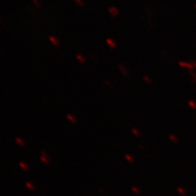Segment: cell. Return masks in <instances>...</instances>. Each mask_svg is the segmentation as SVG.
<instances>
[{
  "label": "cell",
  "instance_id": "3",
  "mask_svg": "<svg viewBox=\"0 0 196 196\" xmlns=\"http://www.w3.org/2000/svg\"><path fill=\"white\" fill-rule=\"evenodd\" d=\"M107 44L109 45L110 48H115V47H116V43H115V41H114L113 39H110V38H108L106 40Z\"/></svg>",
  "mask_w": 196,
  "mask_h": 196
},
{
  "label": "cell",
  "instance_id": "4",
  "mask_svg": "<svg viewBox=\"0 0 196 196\" xmlns=\"http://www.w3.org/2000/svg\"><path fill=\"white\" fill-rule=\"evenodd\" d=\"M49 39H50V41H51L52 43H53L55 46L58 45V40H57L55 37H53V36H50V37H49Z\"/></svg>",
  "mask_w": 196,
  "mask_h": 196
},
{
  "label": "cell",
  "instance_id": "6",
  "mask_svg": "<svg viewBox=\"0 0 196 196\" xmlns=\"http://www.w3.org/2000/svg\"><path fill=\"white\" fill-rule=\"evenodd\" d=\"M75 2H76L79 6H83V4H84L83 1H81V0H75Z\"/></svg>",
  "mask_w": 196,
  "mask_h": 196
},
{
  "label": "cell",
  "instance_id": "5",
  "mask_svg": "<svg viewBox=\"0 0 196 196\" xmlns=\"http://www.w3.org/2000/svg\"><path fill=\"white\" fill-rule=\"evenodd\" d=\"M76 57L78 58V60H79L80 62H82V63H84V62H85V60H84V58L81 56V55H77Z\"/></svg>",
  "mask_w": 196,
  "mask_h": 196
},
{
  "label": "cell",
  "instance_id": "2",
  "mask_svg": "<svg viewBox=\"0 0 196 196\" xmlns=\"http://www.w3.org/2000/svg\"><path fill=\"white\" fill-rule=\"evenodd\" d=\"M109 12H110V14L113 17H116L119 14V10H118L117 8H115V7H111V8H109Z\"/></svg>",
  "mask_w": 196,
  "mask_h": 196
},
{
  "label": "cell",
  "instance_id": "1",
  "mask_svg": "<svg viewBox=\"0 0 196 196\" xmlns=\"http://www.w3.org/2000/svg\"><path fill=\"white\" fill-rule=\"evenodd\" d=\"M179 66L181 67H183L185 69H193L194 67L193 62H186V61H180L179 62Z\"/></svg>",
  "mask_w": 196,
  "mask_h": 196
}]
</instances>
